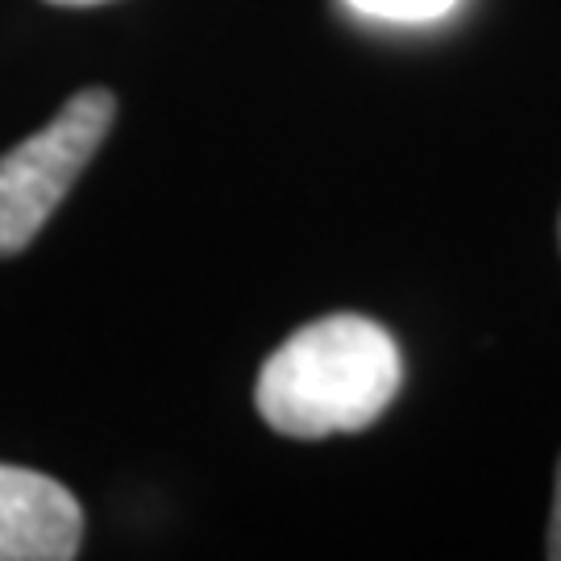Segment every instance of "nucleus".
<instances>
[{
    "instance_id": "nucleus-3",
    "label": "nucleus",
    "mask_w": 561,
    "mask_h": 561,
    "mask_svg": "<svg viewBox=\"0 0 561 561\" xmlns=\"http://www.w3.org/2000/svg\"><path fill=\"white\" fill-rule=\"evenodd\" d=\"M83 507L50 474L0 466V561H67L80 553Z\"/></svg>"
},
{
    "instance_id": "nucleus-6",
    "label": "nucleus",
    "mask_w": 561,
    "mask_h": 561,
    "mask_svg": "<svg viewBox=\"0 0 561 561\" xmlns=\"http://www.w3.org/2000/svg\"><path fill=\"white\" fill-rule=\"evenodd\" d=\"M50 4H62V9H92V4H108V0H50Z\"/></svg>"
},
{
    "instance_id": "nucleus-5",
    "label": "nucleus",
    "mask_w": 561,
    "mask_h": 561,
    "mask_svg": "<svg viewBox=\"0 0 561 561\" xmlns=\"http://www.w3.org/2000/svg\"><path fill=\"white\" fill-rule=\"evenodd\" d=\"M549 558L561 561V466H558V486H553V516H549Z\"/></svg>"
},
{
    "instance_id": "nucleus-1",
    "label": "nucleus",
    "mask_w": 561,
    "mask_h": 561,
    "mask_svg": "<svg viewBox=\"0 0 561 561\" xmlns=\"http://www.w3.org/2000/svg\"><path fill=\"white\" fill-rule=\"evenodd\" d=\"M403 382L400 345L382 324L337 312L300 329L266 358L254 387L262 421L283 437L321 442L362 433Z\"/></svg>"
},
{
    "instance_id": "nucleus-2",
    "label": "nucleus",
    "mask_w": 561,
    "mask_h": 561,
    "mask_svg": "<svg viewBox=\"0 0 561 561\" xmlns=\"http://www.w3.org/2000/svg\"><path fill=\"white\" fill-rule=\"evenodd\" d=\"M113 92L88 88L62 104V113L46 129L0 159V254H21L38 238V229L50 221V213L113 129Z\"/></svg>"
},
{
    "instance_id": "nucleus-4",
    "label": "nucleus",
    "mask_w": 561,
    "mask_h": 561,
    "mask_svg": "<svg viewBox=\"0 0 561 561\" xmlns=\"http://www.w3.org/2000/svg\"><path fill=\"white\" fill-rule=\"evenodd\" d=\"M358 18L370 21H396V25H424L442 21L458 9V0H345Z\"/></svg>"
}]
</instances>
